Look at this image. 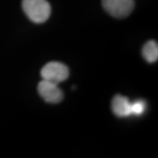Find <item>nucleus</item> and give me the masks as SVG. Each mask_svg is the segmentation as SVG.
I'll return each instance as SVG.
<instances>
[{
	"label": "nucleus",
	"mask_w": 158,
	"mask_h": 158,
	"mask_svg": "<svg viewBox=\"0 0 158 158\" xmlns=\"http://www.w3.org/2000/svg\"><path fill=\"white\" fill-rule=\"evenodd\" d=\"M22 7L27 16L34 23H43L49 18L51 7L47 0H23Z\"/></svg>",
	"instance_id": "1"
},
{
	"label": "nucleus",
	"mask_w": 158,
	"mask_h": 158,
	"mask_svg": "<svg viewBox=\"0 0 158 158\" xmlns=\"http://www.w3.org/2000/svg\"><path fill=\"white\" fill-rule=\"evenodd\" d=\"M69 71L68 67L63 63L57 62H51L47 63L41 69L40 76L43 80L49 81L54 84H60L69 77Z\"/></svg>",
	"instance_id": "2"
},
{
	"label": "nucleus",
	"mask_w": 158,
	"mask_h": 158,
	"mask_svg": "<svg viewBox=\"0 0 158 158\" xmlns=\"http://www.w3.org/2000/svg\"><path fill=\"white\" fill-rule=\"evenodd\" d=\"M103 7L114 18L123 19L127 17L135 7L134 0H102Z\"/></svg>",
	"instance_id": "3"
},
{
	"label": "nucleus",
	"mask_w": 158,
	"mask_h": 158,
	"mask_svg": "<svg viewBox=\"0 0 158 158\" xmlns=\"http://www.w3.org/2000/svg\"><path fill=\"white\" fill-rule=\"evenodd\" d=\"M38 91L41 98L48 103L57 104L62 101L63 93L58 85L47 80H41L38 85Z\"/></svg>",
	"instance_id": "4"
},
{
	"label": "nucleus",
	"mask_w": 158,
	"mask_h": 158,
	"mask_svg": "<svg viewBox=\"0 0 158 158\" xmlns=\"http://www.w3.org/2000/svg\"><path fill=\"white\" fill-rule=\"evenodd\" d=\"M132 103L126 97L117 95L113 98L112 101V110L113 113L120 118H125L132 115L131 113Z\"/></svg>",
	"instance_id": "5"
},
{
	"label": "nucleus",
	"mask_w": 158,
	"mask_h": 158,
	"mask_svg": "<svg viewBox=\"0 0 158 158\" xmlns=\"http://www.w3.org/2000/svg\"><path fill=\"white\" fill-rule=\"evenodd\" d=\"M142 56L148 62H156L158 59V45L155 40L147 42L142 48Z\"/></svg>",
	"instance_id": "6"
},
{
	"label": "nucleus",
	"mask_w": 158,
	"mask_h": 158,
	"mask_svg": "<svg viewBox=\"0 0 158 158\" xmlns=\"http://www.w3.org/2000/svg\"><path fill=\"white\" fill-rule=\"evenodd\" d=\"M146 110V103L143 100H138L132 103L131 106V113L132 115L140 116Z\"/></svg>",
	"instance_id": "7"
}]
</instances>
